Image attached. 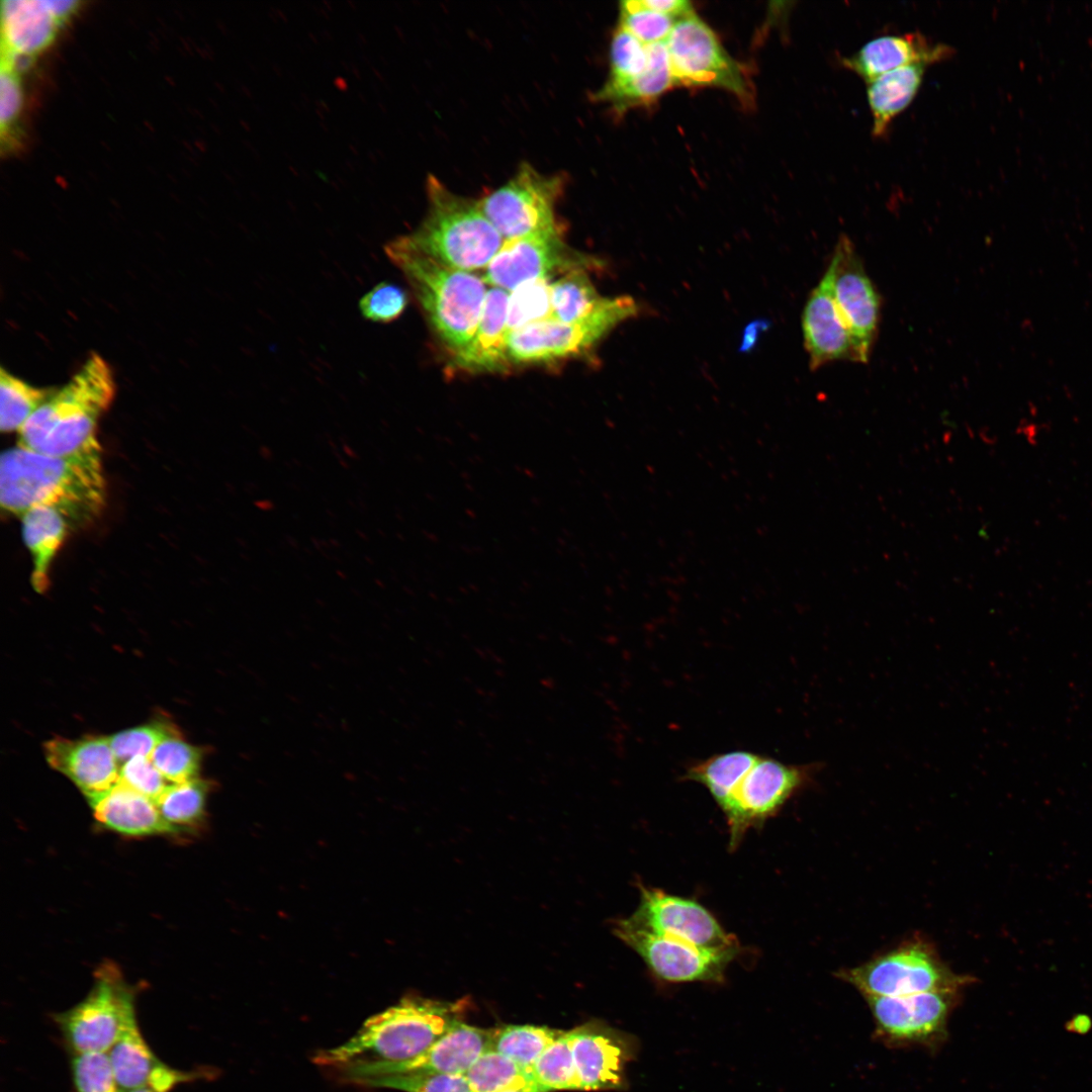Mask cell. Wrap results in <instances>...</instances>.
<instances>
[{"mask_svg":"<svg viewBox=\"0 0 1092 1092\" xmlns=\"http://www.w3.org/2000/svg\"><path fill=\"white\" fill-rule=\"evenodd\" d=\"M106 483L97 438L65 455H48L18 445L0 460V504L21 517L37 506L58 509L74 527L95 520L105 506Z\"/></svg>","mask_w":1092,"mask_h":1092,"instance_id":"6da1fadb","label":"cell"},{"mask_svg":"<svg viewBox=\"0 0 1092 1092\" xmlns=\"http://www.w3.org/2000/svg\"><path fill=\"white\" fill-rule=\"evenodd\" d=\"M466 1003L403 997L397 1004L369 1017L346 1042L317 1053L313 1061L322 1066L343 1068L362 1062L412 1060L463 1021Z\"/></svg>","mask_w":1092,"mask_h":1092,"instance_id":"7a4b0ae2","label":"cell"},{"mask_svg":"<svg viewBox=\"0 0 1092 1092\" xmlns=\"http://www.w3.org/2000/svg\"><path fill=\"white\" fill-rule=\"evenodd\" d=\"M385 253L402 272L438 339L453 357L462 353L480 320L487 293L483 278L410 249L397 238Z\"/></svg>","mask_w":1092,"mask_h":1092,"instance_id":"3957f363","label":"cell"},{"mask_svg":"<svg viewBox=\"0 0 1092 1092\" xmlns=\"http://www.w3.org/2000/svg\"><path fill=\"white\" fill-rule=\"evenodd\" d=\"M114 393L111 367L101 356L91 355L22 427L18 445L48 455L79 450L97 438L98 421Z\"/></svg>","mask_w":1092,"mask_h":1092,"instance_id":"277c9868","label":"cell"},{"mask_svg":"<svg viewBox=\"0 0 1092 1092\" xmlns=\"http://www.w3.org/2000/svg\"><path fill=\"white\" fill-rule=\"evenodd\" d=\"M426 188L428 210L424 219L414 232L397 240L458 270L486 268L505 240L477 200L452 192L433 175L428 177Z\"/></svg>","mask_w":1092,"mask_h":1092,"instance_id":"5b68a950","label":"cell"},{"mask_svg":"<svg viewBox=\"0 0 1092 1092\" xmlns=\"http://www.w3.org/2000/svg\"><path fill=\"white\" fill-rule=\"evenodd\" d=\"M863 997L907 996L933 991H963L975 978L954 973L935 946L912 937L870 961L836 973Z\"/></svg>","mask_w":1092,"mask_h":1092,"instance_id":"8992f818","label":"cell"},{"mask_svg":"<svg viewBox=\"0 0 1092 1092\" xmlns=\"http://www.w3.org/2000/svg\"><path fill=\"white\" fill-rule=\"evenodd\" d=\"M135 995L119 969L105 963L96 970L88 995L56 1013L54 1020L73 1053H107L124 1029L138 1021Z\"/></svg>","mask_w":1092,"mask_h":1092,"instance_id":"52a82bcc","label":"cell"},{"mask_svg":"<svg viewBox=\"0 0 1092 1092\" xmlns=\"http://www.w3.org/2000/svg\"><path fill=\"white\" fill-rule=\"evenodd\" d=\"M638 305L627 295L607 297L592 314L572 323L547 318L509 335L511 364H545L589 355L621 322L636 315Z\"/></svg>","mask_w":1092,"mask_h":1092,"instance_id":"ba28073f","label":"cell"},{"mask_svg":"<svg viewBox=\"0 0 1092 1092\" xmlns=\"http://www.w3.org/2000/svg\"><path fill=\"white\" fill-rule=\"evenodd\" d=\"M566 186L562 173L545 175L523 162L502 186L477 200L504 240L561 233L555 206Z\"/></svg>","mask_w":1092,"mask_h":1092,"instance_id":"9c48e42d","label":"cell"},{"mask_svg":"<svg viewBox=\"0 0 1092 1092\" xmlns=\"http://www.w3.org/2000/svg\"><path fill=\"white\" fill-rule=\"evenodd\" d=\"M817 764H787L759 755L720 807L729 829L730 849L746 831L774 817L800 790L809 785Z\"/></svg>","mask_w":1092,"mask_h":1092,"instance_id":"30bf717a","label":"cell"},{"mask_svg":"<svg viewBox=\"0 0 1092 1092\" xmlns=\"http://www.w3.org/2000/svg\"><path fill=\"white\" fill-rule=\"evenodd\" d=\"M676 86L715 87L750 100L741 65L695 12L678 19L665 41Z\"/></svg>","mask_w":1092,"mask_h":1092,"instance_id":"8fae6325","label":"cell"},{"mask_svg":"<svg viewBox=\"0 0 1092 1092\" xmlns=\"http://www.w3.org/2000/svg\"><path fill=\"white\" fill-rule=\"evenodd\" d=\"M961 997L962 991H933L864 999L876 1039L889 1048L933 1050L945 1041L949 1017Z\"/></svg>","mask_w":1092,"mask_h":1092,"instance_id":"7c38bea8","label":"cell"},{"mask_svg":"<svg viewBox=\"0 0 1092 1092\" xmlns=\"http://www.w3.org/2000/svg\"><path fill=\"white\" fill-rule=\"evenodd\" d=\"M614 932L657 978L670 983L721 982L739 947L710 949L635 928L618 920Z\"/></svg>","mask_w":1092,"mask_h":1092,"instance_id":"4fadbf2b","label":"cell"},{"mask_svg":"<svg viewBox=\"0 0 1092 1092\" xmlns=\"http://www.w3.org/2000/svg\"><path fill=\"white\" fill-rule=\"evenodd\" d=\"M639 904L627 918L629 925L710 949L739 947L715 916L694 899L639 886Z\"/></svg>","mask_w":1092,"mask_h":1092,"instance_id":"5bb4252c","label":"cell"},{"mask_svg":"<svg viewBox=\"0 0 1092 1092\" xmlns=\"http://www.w3.org/2000/svg\"><path fill=\"white\" fill-rule=\"evenodd\" d=\"M820 282L831 294L867 363L878 333L881 296L846 236L839 238Z\"/></svg>","mask_w":1092,"mask_h":1092,"instance_id":"9a60e30c","label":"cell"},{"mask_svg":"<svg viewBox=\"0 0 1092 1092\" xmlns=\"http://www.w3.org/2000/svg\"><path fill=\"white\" fill-rule=\"evenodd\" d=\"M598 266L597 260L568 249L561 233L540 234L506 240L482 278L492 287L511 292L533 279Z\"/></svg>","mask_w":1092,"mask_h":1092,"instance_id":"2e32d148","label":"cell"},{"mask_svg":"<svg viewBox=\"0 0 1092 1092\" xmlns=\"http://www.w3.org/2000/svg\"><path fill=\"white\" fill-rule=\"evenodd\" d=\"M494 1029L458 1022L420 1056L400 1063L362 1062L344 1068L351 1082L408 1073L464 1074L488 1050Z\"/></svg>","mask_w":1092,"mask_h":1092,"instance_id":"e0dca14e","label":"cell"},{"mask_svg":"<svg viewBox=\"0 0 1092 1092\" xmlns=\"http://www.w3.org/2000/svg\"><path fill=\"white\" fill-rule=\"evenodd\" d=\"M579 1090H624L626 1069L638 1052L637 1039L599 1020L569 1031Z\"/></svg>","mask_w":1092,"mask_h":1092,"instance_id":"ac0fdd59","label":"cell"},{"mask_svg":"<svg viewBox=\"0 0 1092 1092\" xmlns=\"http://www.w3.org/2000/svg\"><path fill=\"white\" fill-rule=\"evenodd\" d=\"M51 767L70 779L86 799L99 796L120 780L119 763L105 736L87 735L76 739L55 737L43 743Z\"/></svg>","mask_w":1092,"mask_h":1092,"instance_id":"d6986e66","label":"cell"},{"mask_svg":"<svg viewBox=\"0 0 1092 1092\" xmlns=\"http://www.w3.org/2000/svg\"><path fill=\"white\" fill-rule=\"evenodd\" d=\"M804 344L811 370L837 360L866 363L831 294L820 282L802 313Z\"/></svg>","mask_w":1092,"mask_h":1092,"instance_id":"ffe728a7","label":"cell"},{"mask_svg":"<svg viewBox=\"0 0 1092 1092\" xmlns=\"http://www.w3.org/2000/svg\"><path fill=\"white\" fill-rule=\"evenodd\" d=\"M952 54V48L932 42L919 32L885 34L869 40L841 63L869 83L887 72L912 64L929 66Z\"/></svg>","mask_w":1092,"mask_h":1092,"instance_id":"44dd1931","label":"cell"},{"mask_svg":"<svg viewBox=\"0 0 1092 1092\" xmlns=\"http://www.w3.org/2000/svg\"><path fill=\"white\" fill-rule=\"evenodd\" d=\"M509 292L491 287L487 290L476 332L453 366L468 373H494L509 370L507 325Z\"/></svg>","mask_w":1092,"mask_h":1092,"instance_id":"7402d4cb","label":"cell"},{"mask_svg":"<svg viewBox=\"0 0 1092 1092\" xmlns=\"http://www.w3.org/2000/svg\"><path fill=\"white\" fill-rule=\"evenodd\" d=\"M96 822L104 829L128 837L176 835L152 799L122 782L87 800Z\"/></svg>","mask_w":1092,"mask_h":1092,"instance_id":"603a6c76","label":"cell"},{"mask_svg":"<svg viewBox=\"0 0 1092 1092\" xmlns=\"http://www.w3.org/2000/svg\"><path fill=\"white\" fill-rule=\"evenodd\" d=\"M2 58H30L48 48L64 24L49 0L2 2Z\"/></svg>","mask_w":1092,"mask_h":1092,"instance_id":"cb8c5ba5","label":"cell"},{"mask_svg":"<svg viewBox=\"0 0 1092 1092\" xmlns=\"http://www.w3.org/2000/svg\"><path fill=\"white\" fill-rule=\"evenodd\" d=\"M20 518L23 540L33 563L31 583L36 592L42 593L49 585L57 552L75 527L61 511L49 506L33 507Z\"/></svg>","mask_w":1092,"mask_h":1092,"instance_id":"d4e9b609","label":"cell"},{"mask_svg":"<svg viewBox=\"0 0 1092 1092\" xmlns=\"http://www.w3.org/2000/svg\"><path fill=\"white\" fill-rule=\"evenodd\" d=\"M648 64L643 73L619 85L604 84L593 98L609 103L618 113L654 102L667 90L676 86L666 43L647 46Z\"/></svg>","mask_w":1092,"mask_h":1092,"instance_id":"484cf974","label":"cell"},{"mask_svg":"<svg viewBox=\"0 0 1092 1092\" xmlns=\"http://www.w3.org/2000/svg\"><path fill=\"white\" fill-rule=\"evenodd\" d=\"M928 65L919 63L887 72L867 83V98L873 116L872 132L882 136L893 119L915 98Z\"/></svg>","mask_w":1092,"mask_h":1092,"instance_id":"4316f807","label":"cell"},{"mask_svg":"<svg viewBox=\"0 0 1092 1092\" xmlns=\"http://www.w3.org/2000/svg\"><path fill=\"white\" fill-rule=\"evenodd\" d=\"M107 1054L119 1092L149 1086L169 1067L151 1050L138 1021L124 1029Z\"/></svg>","mask_w":1092,"mask_h":1092,"instance_id":"83f0119b","label":"cell"},{"mask_svg":"<svg viewBox=\"0 0 1092 1092\" xmlns=\"http://www.w3.org/2000/svg\"><path fill=\"white\" fill-rule=\"evenodd\" d=\"M214 784L200 777L169 785L157 799L158 810L175 834L193 833L206 814V802Z\"/></svg>","mask_w":1092,"mask_h":1092,"instance_id":"f1b7e54d","label":"cell"},{"mask_svg":"<svg viewBox=\"0 0 1092 1092\" xmlns=\"http://www.w3.org/2000/svg\"><path fill=\"white\" fill-rule=\"evenodd\" d=\"M758 756L746 750L715 754L689 766L684 778L703 785L720 808Z\"/></svg>","mask_w":1092,"mask_h":1092,"instance_id":"f546056e","label":"cell"},{"mask_svg":"<svg viewBox=\"0 0 1092 1092\" xmlns=\"http://www.w3.org/2000/svg\"><path fill=\"white\" fill-rule=\"evenodd\" d=\"M472 1092H538L530 1071L488 1050L463 1074Z\"/></svg>","mask_w":1092,"mask_h":1092,"instance_id":"4dcf8cb0","label":"cell"},{"mask_svg":"<svg viewBox=\"0 0 1092 1092\" xmlns=\"http://www.w3.org/2000/svg\"><path fill=\"white\" fill-rule=\"evenodd\" d=\"M596 289L587 269H576L551 282V318L572 323L595 312L606 300Z\"/></svg>","mask_w":1092,"mask_h":1092,"instance_id":"1f68e13d","label":"cell"},{"mask_svg":"<svg viewBox=\"0 0 1092 1092\" xmlns=\"http://www.w3.org/2000/svg\"><path fill=\"white\" fill-rule=\"evenodd\" d=\"M56 389L29 384L1 368L0 371V429L4 433L18 432L32 415L51 397Z\"/></svg>","mask_w":1092,"mask_h":1092,"instance_id":"d6a6232c","label":"cell"},{"mask_svg":"<svg viewBox=\"0 0 1092 1092\" xmlns=\"http://www.w3.org/2000/svg\"><path fill=\"white\" fill-rule=\"evenodd\" d=\"M563 1033L547 1026L507 1025L494 1029L491 1050L531 1072L542 1053Z\"/></svg>","mask_w":1092,"mask_h":1092,"instance_id":"836d02e7","label":"cell"},{"mask_svg":"<svg viewBox=\"0 0 1092 1092\" xmlns=\"http://www.w3.org/2000/svg\"><path fill=\"white\" fill-rule=\"evenodd\" d=\"M531 1074L538 1092L579 1090L569 1031L551 1043L534 1063Z\"/></svg>","mask_w":1092,"mask_h":1092,"instance_id":"e575fe53","label":"cell"},{"mask_svg":"<svg viewBox=\"0 0 1092 1092\" xmlns=\"http://www.w3.org/2000/svg\"><path fill=\"white\" fill-rule=\"evenodd\" d=\"M205 753L204 747L186 742L180 734L161 741L149 757L170 784H177L199 777Z\"/></svg>","mask_w":1092,"mask_h":1092,"instance_id":"d590c367","label":"cell"},{"mask_svg":"<svg viewBox=\"0 0 1092 1092\" xmlns=\"http://www.w3.org/2000/svg\"><path fill=\"white\" fill-rule=\"evenodd\" d=\"M547 318H551L550 278L527 281L509 292V333Z\"/></svg>","mask_w":1092,"mask_h":1092,"instance_id":"8d00e7d4","label":"cell"},{"mask_svg":"<svg viewBox=\"0 0 1092 1092\" xmlns=\"http://www.w3.org/2000/svg\"><path fill=\"white\" fill-rule=\"evenodd\" d=\"M180 734L174 722L161 716L143 725L119 731L108 738L120 766L133 756H150L161 741Z\"/></svg>","mask_w":1092,"mask_h":1092,"instance_id":"74e56055","label":"cell"},{"mask_svg":"<svg viewBox=\"0 0 1092 1092\" xmlns=\"http://www.w3.org/2000/svg\"><path fill=\"white\" fill-rule=\"evenodd\" d=\"M648 48L628 30L618 25L610 46V73L605 84L619 85L644 72Z\"/></svg>","mask_w":1092,"mask_h":1092,"instance_id":"f35d334b","label":"cell"},{"mask_svg":"<svg viewBox=\"0 0 1092 1092\" xmlns=\"http://www.w3.org/2000/svg\"><path fill=\"white\" fill-rule=\"evenodd\" d=\"M677 19L644 7L639 0L620 3L619 25L644 44L665 42Z\"/></svg>","mask_w":1092,"mask_h":1092,"instance_id":"ab89813d","label":"cell"},{"mask_svg":"<svg viewBox=\"0 0 1092 1092\" xmlns=\"http://www.w3.org/2000/svg\"><path fill=\"white\" fill-rule=\"evenodd\" d=\"M358 1084L404 1092H472L462 1074L408 1073L366 1079Z\"/></svg>","mask_w":1092,"mask_h":1092,"instance_id":"60d3db41","label":"cell"},{"mask_svg":"<svg viewBox=\"0 0 1092 1092\" xmlns=\"http://www.w3.org/2000/svg\"><path fill=\"white\" fill-rule=\"evenodd\" d=\"M71 1071L76 1092H119L106 1053H73Z\"/></svg>","mask_w":1092,"mask_h":1092,"instance_id":"b9f144b4","label":"cell"},{"mask_svg":"<svg viewBox=\"0 0 1092 1092\" xmlns=\"http://www.w3.org/2000/svg\"><path fill=\"white\" fill-rule=\"evenodd\" d=\"M407 302V294L400 286L383 281L361 297L359 309L370 322L389 324L403 313Z\"/></svg>","mask_w":1092,"mask_h":1092,"instance_id":"7bdbcfd3","label":"cell"},{"mask_svg":"<svg viewBox=\"0 0 1092 1092\" xmlns=\"http://www.w3.org/2000/svg\"><path fill=\"white\" fill-rule=\"evenodd\" d=\"M120 782L138 793L157 801L171 785L156 768L149 756L136 755L119 767Z\"/></svg>","mask_w":1092,"mask_h":1092,"instance_id":"ee69618b","label":"cell"},{"mask_svg":"<svg viewBox=\"0 0 1092 1092\" xmlns=\"http://www.w3.org/2000/svg\"><path fill=\"white\" fill-rule=\"evenodd\" d=\"M23 102L22 88L18 72L10 65L1 62L0 73V123L2 142L7 139L9 146L15 123L21 112Z\"/></svg>","mask_w":1092,"mask_h":1092,"instance_id":"f6af8a7d","label":"cell"},{"mask_svg":"<svg viewBox=\"0 0 1092 1092\" xmlns=\"http://www.w3.org/2000/svg\"><path fill=\"white\" fill-rule=\"evenodd\" d=\"M640 3L651 10L680 19L694 13L691 2L686 0H639Z\"/></svg>","mask_w":1092,"mask_h":1092,"instance_id":"bcb514c9","label":"cell"},{"mask_svg":"<svg viewBox=\"0 0 1092 1092\" xmlns=\"http://www.w3.org/2000/svg\"><path fill=\"white\" fill-rule=\"evenodd\" d=\"M768 328V322L764 320L754 321L746 326L741 339L740 351L749 352L756 345L760 334Z\"/></svg>","mask_w":1092,"mask_h":1092,"instance_id":"7dc6e473","label":"cell"},{"mask_svg":"<svg viewBox=\"0 0 1092 1092\" xmlns=\"http://www.w3.org/2000/svg\"><path fill=\"white\" fill-rule=\"evenodd\" d=\"M128 1092H160V1091H158V1090H156V1089H154V1088H152L150 1086H146V1087H142V1088L131 1090V1091H128Z\"/></svg>","mask_w":1092,"mask_h":1092,"instance_id":"c3c4849f","label":"cell"},{"mask_svg":"<svg viewBox=\"0 0 1092 1092\" xmlns=\"http://www.w3.org/2000/svg\"><path fill=\"white\" fill-rule=\"evenodd\" d=\"M514 1092H534V1091H531V1090H520V1091H514Z\"/></svg>","mask_w":1092,"mask_h":1092,"instance_id":"681fc988","label":"cell"}]
</instances>
